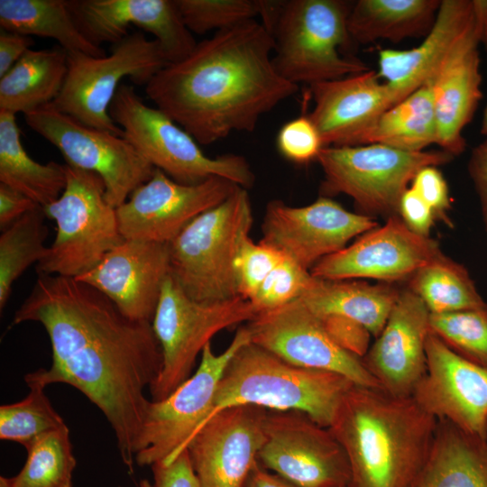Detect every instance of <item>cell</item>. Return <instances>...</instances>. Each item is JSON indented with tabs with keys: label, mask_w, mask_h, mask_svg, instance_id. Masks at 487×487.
I'll list each match as a JSON object with an SVG mask.
<instances>
[{
	"label": "cell",
	"mask_w": 487,
	"mask_h": 487,
	"mask_svg": "<svg viewBox=\"0 0 487 487\" xmlns=\"http://www.w3.org/2000/svg\"><path fill=\"white\" fill-rule=\"evenodd\" d=\"M40 323L52 363L24 375L27 385L65 383L103 413L119 455L133 472L135 447L162 353L152 325L125 317L106 295L75 278L40 273L13 325Z\"/></svg>",
	"instance_id": "obj_1"
},
{
	"label": "cell",
	"mask_w": 487,
	"mask_h": 487,
	"mask_svg": "<svg viewBox=\"0 0 487 487\" xmlns=\"http://www.w3.org/2000/svg\"><path fill=\"white\" fill-rule=\"evenodd\" d=\"M273 50L272 36L255 19L218 31L153 76L146 96L198 143L253 132L299 89L276 70Z\"/></svg>",
	"instance_id": "obj_2"
},
{
	"label": "cell",
	"mask_w": 487,
	"mask_h": 487,
	"mask_svg": "<svg viewBox=\"0 0 487 487\" xmlns=\"http://www.w3.org/2000/svg\"><path fill=\"white\" fill-rule=\"evenodd\" d=\"M436 424L412 397L354 384L328 427L348 459L347 487H414Z\"/></svg>",
	"instance_id": "obj_3"
},
{
	"label": "cell",
	"mask_w": 487,
	"mask_h": 487,
	"mask_svg": "<svg viewBox=\"0 0 487 487\" xmlns=\"http://www.w3.org/2000/svg\"><path fill=\"white\" fill-rule=\"evenodd\" d=\"M354 385L344 375L296 366L249 342L226 363L207 418L229 407L255 405L269 410L301 411L330 427Z\"/></svg>",
	"instance_id": "obj_4"
},
{
	"label": "cell",
	"mask_w": 487,
	"mask_h": 487,
	"mask_svg": "<svg viewBox=\"0 0 487 487\" xmlns=\"http://www.w3.org/2000/svg\"><path fill=\"white\" fill-rule=\"evenodd\" d=\"M253 220L249 194L240 187L169 244L170 274L188 297L201 302L239 297L234 262Z\"/></svg>",
	"instance_id": "obj_5"
},
{
	"label": "cell",
	"mask_w": 487,
	"mask_h": 487,
	"mask_svg": "<svg viewBox=\"0 0 487 487\" xmlns=\"http://www.w3.org/2000/svg\"><path fill=\"white\" fill-rule=\"evenodd\" d=\"M352 5L342 0L280 1L269 29L278 73L298 86H310L368 70L362 60L338 51L352 41L347 29Z\"/></svg>",
	"instance_id": "obj_6"
},
{
	"label": "cell",
	"mask_w": 487,
	"mask_h": 487,
	"mask_svg": "<svg viewBox=\"0 0 487 487\" xmlns=\"http://www.w3.org/2000/svg\"><path fill=\"white\" fill-rule=\"evenodd\" d=\"M109 115L124 137L155 169L179 183L196 184L212 177L245 189L254 183L255 175L244 156L206 155L188 133L157 107L147 106L131 85L121 84Z\"/></svg>",
	"instance_id": "obj_7"
},
{
	"label": "cell",
	"mask_w": 487,
	"mask_h": 487,
	"mask_svg": "<svg viewBox=\"0 0 487 487\" xmlns=\"http://www.w3.org/2000/svg\"><path fill=\"white\" fill-rule=\"evenodd\" d=\"M60 198L43 207L57 224L56 237L37 263L38 273L78 278L96 266L124 238L116 208L106 198L102 179L67 165Z\"/></svg>",
	"instance_id": "obj_8"
},
{
	"label": "cell",
	"mask_w": 487,
	"mask_h": 487,
	"mask_svg": "<svg viewBox=\"0 0 487 487\" xmlns=\"http://www.w3.org/2000/svg\"><path fill=\"white\" fill-rule=\"evenodd\" d=\"M452 158L445 151L407 152L372 143L323 147L316 161L324 172V197L345 194L365 214L391 217L399 215L400 198L418 170Z\"/></svg>",
	"instance_id": "obj_9"
},
{
	"label": "cell",
	"mask_w": 487,
	"mask_h": 487,
	"mask_svg": "<svg viewBox=\"0 0 487 487\" xmlns=\"http://www.w3.org/2000/svg\"><path fill=\"white\" fill-rule=\"evenodd\" d=\"M257 313L254 306L240 296L221 302L195 300L170 274L152 322L162 353V366L149 389L151 400L165 399L193 374L198 354L215 335L251 321Z\"/></svg>",
	"instance_id": "obj_10"
},
{
	"label": "cell",
	"mask_w": 487,
	"mask_h": 487,
	"mask_svg": "<svg viewBox=\"0 0 487 487\" xmlns=\"http://www.w3.org/2000/svg\"><path fill=\"white\" fill-rule=\"evenodd\" d=\"M168 64L159 41L148 40L141 32L113 44L109 55L68 53L66 79L51 104L86 125L124 136L109 115L122 79L130 78L135 84L146 85Z\"/></svg>",
	"instance_id": "obj_11"
},
{
	"label": "cell",
	"mask_w": 487,
	"mask_h": 487,
	"mask_svg": "<svg viewBox=\"0 0 487 487\" xmlns=\"http://www.w3.org/2000/svg\"><path fill=\"white\" fill-rule=\"evenodd\" d=\"M27 125L55 146L66 164L98 175L117 208L152 177L154 167L122 135L82 124L52 104L23 115Z\"/></svg>",
	"instance_id": "obj_12"
},
{
	"label": "cell",
	"mask_w": 487,
	"mask_h": 487,
	"mask_svg": "<svg viewBox=\"0 0 487 487\" xmlns=\"http://www.w3.org/2000/svg\"><path fill=\"white\" fill-rule=\"evenodd\" d=\"M251 342L246 326L239 327L219 354L211 343L203 349L195 372L165 399L150 400L135 447L140 466L167 462L185 449L187 443L209 416L222 372L244 345Z\"/></svg>",
	"instance_id": "obj_13"
},
{
	"label": "cell",
	"mask_w": 487,
	"mask_h": 487,
	"mask_svg": "<svg viewBox=\"0 0 487 487\" xmlns=\"http://www.w3.org/2000/svg\"><path fill=\"white\" fill-rule=\"evenodd\" d=\"M259 464L298 487H347L346 454L328 427L301 411L269 410Z\"/></svg>",
	"instance_id": "obj_14"
},
{
	"label": "cell",
	"mask_w": 487,
	"mask_h": 487,
	"mask_svg": "<svg viewBox=\"0 0 487 487\" xmlns=\"http://www.w3.org/2000/svg\"><path fill=\"white\" fill-rule=\"evenodd\" d=\"M240 188L220 177L179 183L159 169L116 208L125 240L169 244L197 216L219 205Z\"/></svg>",
	"instance_id": "obj_15"
},
{
	"label": "cell",
	"mask_w": 487,
	"mask_h": 487,
	"mask_svg": "<svg viewBox=\"0 0 487 487\" xmlns=\"http://www.w3.org/2000/svg\"><path fill=\"white\" fill-rule=\"evenodd\" d=\"M245 326L252 343L291 364L336 372L355 385L381 389L362 358L340 347L300 299L258 312Z\"/></svg>",
	"instance_id": "obj_16"
},
{
	"label": "cell",
	"mask_w": 487,
	"mask_h": 487,
	"mask_svg": "<svg viewBox=\"0 0 487 487\" xmlns=\"http://www.w3.org/2000/svg\"><path fill=\"white\" fill-rule=\"evenodd\" d=\"M377 226L370 216L350 212L328 197L304 207L275 199L266 206L261 242L310 271L354 237Z\"/></svg>",
	"instance_id": "obj_17"
},
{
	"label": "cell",
	"mask_w": 487,
	"mask_h": 487,
	"mask_svg": "<svg viewBox=\"0 0 487 487\" xmlns=\"http://www.w3.org/2000/svg\"><path fill=\"white\" fill-rule=\"evenodd\" d=\"M268 409H224L208 418L186 445L201 487H244L264 441Z\"/></svg>",
	"instance_id": "obj_18"
},
{
	"label": "cell",
	"mask_w": 487,
	"mask_h": 487,
	"mask_svg": "<svg viewBox=\"0 0 487 487\" xmlns=\"http://www.w3.org/2000/svg\"><path fill=\"white\" fill-rule=\"evenodd\" d=\"M442 253L429 236L410 230L399 215L354 243L317 262L314 277L328 280L370 278L388 282L410 278Z\"/></svg>",
	"instance_id": "obj_19"
},
{
	"label": "cell",
	"mask_w": 487,
	"mask_h": 487,
	"mask_svg": "<svg viewBox=\"0 0 487 487\" xmlns=\"http://www.w3.org/2000/svg\"><path fill=\"white\" fill-rule=\"evenodd\" d=\"M427 371L412 398L436 419L487 440V368L460 356L429 331Z\"/></svg>",
	"instance_id": "obj_20"
},
{
	"label": "cell",
	"mask_w": 487,
	"mask_h": 487,
	"mask_svg": "<svg viewBox=\"0 0 487 487\" xmlns=\"http://www.w3.org/2000/svg\"><path fill=\"white\" fill-rule=\"evenodd\" d=\"M78 27L94 45L115 44L135 25L154 36L169 63L187 57L196 47L175 0H69Z\"/></svg>",
	"instance_id": "obj_21"
},
{
	"label": "cell",
	"mask_w": 487,
	"mask_h": 487,
	"mask_svg": "<svg viewBox=\"0 0 487 487\" xmlns=\"http://www.w3.org/2000/svg\"><path fill=\"white\" fill-rule=\"evenodd\" d=\"M169 275V244L124 239L75 279L102 292L128 318L152 323Z\"/></svg>",
	"instance_id": "obj_22"
},
{
	"label": "cell",
	"mask_w": 487,
	"mask_h": 487,
	"mask_svg": "<svg viewBox=\"0 0 487 487\" xmlns=\"http://www.w3.org/2000/svg\"><path fill=\"white\" fill-rule=\"evenodd\" d=\"M476 21L444 60L431 87L437 143L452 156L465 149L463 131L482 97L478 46L487 45V0H475Z\"/></svg>",
	"instance_id": "obj_23"
},
{
	"label": "cell",
	"mask_w": 487,
	"mask_h": 487,
	"mask_svg": "<svg viewBox=\"0 0 487 487\" xmlns=\"http://www.w3.org/2000/svg\"><path fill=\"white\" fill-rule=\"evenodd\" d=\"M430 312L409 289L400 291L387 322L362 361L386 393L412 394L427 371Z\"/></svg>",
	"instance_id": "obj_24"
},
{
	"label": "cell",
	"mask_w": 487,
	"mask_h": 487,
	"mask_svg": "<svg viewBox=\"0 0 487 487\" xmlns=\"http://www.w3.org/2000/svg\"><path fill=\"white\" fill-rule=\"evenodd\" d=\"M371 69L310 85L314 108L308 115L324 147L358 146L381 115L400 99Z\"/></svg>",
	"instance_id": "obj_25"
},
{
	"label": "cell",
	"mask_w": 487,
	"mask_h": 487,
	"mask_svg": "<svg viewBox=\"0 0 487 487\" xmlns=\"http://www.w3.org/2000/svg\"><path fill=\"white\" fill-rule=\"evenodd\" d=\"M475 21V0L441 1L435 23L419 45L410 50L387 49L379 52V78L402 101L433 78Z\"/></svg>",
	"instance_id": "obj_26"
},
{
	"label": "cell",
	"mask_w": 487,
	"mask_h": 487,
	"mask_svg": "<svg viewBox=\"0 0 487 487\" xmlns=\"http://www.w3.org/2000/svg\"><path fill=\"white\" fill-rule=\"evenodd\" d=\"M414 487H487V440L437 419L428 456Z\"/></svg>",
	"instance_id": "obj_27"
},
{
	"label": "cell",
	"mask_w": 487,
	"mask_h": 487,
	"mask_svg": "<svg viewBox=\"0 0 487 487\" xmlns=\"http://www.w3.org/2000/svg\"><path fill=\"white\" fill-rule=\"evenodd\" d=\"M400 289L388 284L328 280L315 277L299 298L317 316L338 315L350 318L375 338L383 329Z\"/></svg>",
	"instance_id": "obj_28"
},
{
	"label": "cell",
	"mask_w": 487,
	"mask_h": 487,
	"mask_svg": "<svg viewBox=\"0 0 487 487\" xmlns=\"http://www.w3.org/2000/svg\"><path fill=\"white\" fill-rule=\"evenodd\" d=\"M68 72V53L60 46L27 51L0 78V111L23 115L53 103Z\"/></svg>",
	"instance_id": "obj_29"
},
{
	"label": "cell",
	"mask_w": 487,
	"mask_h": 487,
	"mask_svg": "<svg viewBox=\"0 0 487 487\" xmlns=\"http://www.w3.org/2000/svg\"><path fill=\"white\" fill-rule=\"evenodd\" d=\"M441 1L359 0L352 5L347 29L353 41L366 44L377 40L399 42L427 35Z\"/></svg>",
	"instance_id": "obj_30"
},
{
	"label": "cell",
	"mask_w": 487,
	"mask_h": 487,
	"mask_svg": "<svg viewBox=\"0 0 487 487\" xmlns=\"http://www.w3.org/2000/svg\"><path fill=\"white\" fill-rule=\"evenodd\" d=\"M0 183L44 207L57 200L67 183V166L32 160L21 141L16 115L0 111Z\"/></svg>",
	"instance_id": "obj_31"
},
{
	"label": "cell",
	"mask_w": 487,
	"mask_h": 487,
	"mask_svg": "<svg viewBox=\"0 0 487 487\" xmlns=\"http://www.w3.org/2000/svg\"><path fill=\"white\" fill-rule=\"evenodd\" d=\"M1 30L56 40L67 53L106 54L80 32L69 0H0Z\"/></svg>",
	"instance_id": "obj_32"
},
{
	"label": "cell",
	"mask_w": 487,
	"mask_h": 487,
	"mask_svg": "<svg viewBox=\"0 0 487 487\" xmlns=\"http://www.w3.org/2000/svg\"><path fill=\"white\" fill-rule=\"evenodd\" d=\"M380 143L407 152H423L437 143V124L431 87L424 84L384 112L363 144Z\"/></svg>",
	"instance_id": "obj_33"
},
{
	"label": "cell",
	"mask_w": 487,
	"mask_h": 487,
	"mask_svg": "<svg viewBox=\"0 0 487 487\" xmlns=\"http://www.w3.org/2000/svg\"><path fill=\"white\" fill-rule=\"evenodd\" d=\"M409 289L432 314H444L486 306L468 271L443 253L409 278Z\"/></svg>",
	"instance_id": "obj_34"
},
{
	"label": "cell",
	"mask_w": 487,
	"mask_h": 487,
	"mask_svg": "<svg viewBox=\"0 0 487 487\" xmlns=\"http://www.w3.org/2000/svg\"><path fill=\"white\" fill-rule=\"evenodd\" d=\"M46 215L39 206L27 212L0 235V310L12 293L17 278L32 263H38L46 253L44 242L48 227Z\"/></svg>",
	"instance_id": "obj_35"
},
{
	"label": "cell",
	"mask_w": 487,
	"mask_h": 487,
	"mask_svg": "<svg viewBox=\"0 0 487 487\" xmlns=\"http://www.w3.org/2000/svg\"><path fill=\"white\" fill-rule=\"evenodd\" d=\"M26 452L23 466L11 477L14 487H72L77 460L68 426L42 436Z\"/></svg>",
	"instance_id": "obj_36"
},
{
	"label": "cell",
	"mask_w": 487,
	"mask_h": 487,
	"mask_svg": "<svg viewBox=\"0 0 487 487\" xmlns=\"http://www.w3.org/2000/svg\"><path fill=\"white\" fill-rule=\"evenodd\" d=\"M28 395L0 407V439L23 446L25 450L40 437L67 424L56 411L43 387L27 385Z\"/></svg>",
	"instance_id": "obj_37"
},
{
	"label": "cell",
	"mask_w": 487,
	"mask_h": 487,
	"mask_svg": "<svg viewBox=\"0 0 487 487\" xmlns=\"http://www.w3.org/2000/svg\"><path fill=\"white\" fill-rule=\"evenodd\" d=\"M429 328L460 356L487 368V305L429 316Z\"/></svg>",
	"instance_id": "obj_38"
},
{
	"label": "cell",
	"mask_w": 487,
	"mask_h": 487,
	"mask_svg": "<svg viewBox=\"0 0 487 487\" xmlns=\"http://www.w3.org/2000/svg\"><path fill=\"white\" fill-rule=\"evenodd\" d=\"M185 25L204 34L230 28L261 14V0H175Z\"/></svg>",
	"instance_id": "obj_39"
},
{
	"label": "cell",
	"mask_w": 487,
	"mask_h": 487,
	"mask_svg": "<svg viewBox=\"0 0 487 487\" xmlns=\"http://www.w3.org/2000/svg\"><path fill=\"white\" fill-rule=\"evenodd\" d=\"M314 279L310 271L284 256L265 278L250 302L257 312L283 306L301 298Z\"/></svg>",
	"instance_id": "obj_40"
},
{
	"label": "cell",
	"mask_w": 487,
	"mask_h": 487,
	"mask_svg": "<svg viewBox=\"0 0 487 487\" xmlns=\"http://www.w3.org/2000/svg\"><path fill=\"white\" fill-rule=\"evenodd\" d=\"M278 250L247 236L234 262V275L240 297L251 301L269 273L284 258Z\"/></svg>",
	"instance_id": "obj_41"
},
{
	"label": "cell",
	"mask_w": 487,
	"mask_h": 487,
	"mask_svg": "<svg viewBox=\"0 0 487 487\" xmlns=\"http://www.w3.org/2000/svg\"><path fill=\"white\" fill-rule=\"evenodd\" d=\"M277 146L286 159L299 164L317 160L324 147L320 134L308 116H299L286 123L279 131Z\"/></svg>",
	"instance_id": "obj_42"
},
{
	"label": "cell",
	"mask_w": 487,
	"mask_h": 487,
	"mask_svg": "<svg viewBox=\"0 0 487 487\" xmlns=\"http://www.w3.org/2000/svg\"><path fill=\"white\" fill-rule=\"evenodd\" d=\"M317 317L327 334L340 347L360 358L366 354L372 335L364 326L338 315Z\"/></svg>",
	"instance_id": "obj_43"
},
{
	"label": "cell",
	"mask_w": 487,
	"mask_h": 487,
	"mask_svg": "<svg viewBox=\"0 0 487 487\" xmlns=\"http://www.w3.org/2000/svg\"><path fill=\"white\" fill-rule=\"evenodd\" d=\"M411 188L432 208L436 217L448 222L446 211L450 207L447 184L436 166L422 168L415 175Z\"/></svg>",
	"instance_id": "obj_44"
},
{
	"label": "cell",
	"mask_w": 487,
	"mask_h": 487,
	"mask_svg": "<svg viewBox=\"0 0 487 487\" xmlns=\"http://www.w3.org/2000/svg\"><path fill=\"white\" fill-rule=\"evenodd\" d=\"M153 487H201L187 449L167 462L151 465Z\"/></svg>",
	"instance_id": "obj_45"
},
{
	"label": "cell",
	"mask_w": 487,
	"mask_h": 487,
	"mask_svg": "<svg viewBox=\"0 0 487 487\" xmlns=\"http://www.w3.org/2000/svg\"><path fill=\"white\" fill-rule=\"evenodd\" d=\"M399 215L407 226L423 236H429L436 217L432 208L410 187L402 195Z\"/></svg>",
	"instance_id": "obj_46"
},
{
	"label": "cell",
	"mask_w": 487,
	"mask_h": 487,
	"mask_svg": "<svg viewBox=\"0 0 487 487\" xmlns=\"http://www.w3.org/2000/svg\"><path fill=\"white\" fill-rule=\"evenodd\" d=\"M39 207L23 193L0 183V227L5 230L27 212Z\"/></svg>",
	"instance_id": "obj_47"
},
{
	"label": "cell",
	"mask_w": 487,
	"mask_h": 487,
	"mask_svg": "<svg viewBox=\"0 0 487 487\" xmlns=\"http://www.w3.org/2000/svg\"><path fill=\"white\" fill-rule=\"evenodd\" d=\"M468 170L478 194L482 217L487 226V140L473 149L468 161Z\"/></svg>",
	"instance_id": "obj_48"
},
{
	"label": "cell",
	"mask_w": 487,
	"mask_h": 487,
	"mask_svg": "<svg viewBox=\"0 0 487 487\" xmlns=\"http://www.w3.org/2000/svg\"><path fill=\"white\" fill-rule=\"evenodd\" d=\"M31 36L1 30L0 32V78L3 77L31 49Z\"/></svg>",
	"instance_id": "obj_49"
},
{
	"label": "cell",
	"mask_w": 487,
	"mask_h": 487,
	"mask_svg": "<svg viewBox=\"0 0 487 487\" xmlns=\"http://www.w3.org/2000/svg\"><path fill=\"white\" fill-rule=\"evenodd\" d=\"M244 487H298L277 474H271L257 462Z\"/></svg>",
	"instance_id": "obj_50"
},
{
	"label": "cell",
	"mask_w": 487,
	"mask_h": 487,
	"mask_svg": "<svg viewBox=\"0 0 487 487\" xmlns=\"http://www.w3.org/2000/svg\"><path fill=\"white\" fill-rule=\"evenodd\" d=\"M481 133L487 135V106L484 110V114L482 120Z\"/></svg>",
	"instance_id": "obj_51"
},
{
	"label": "cell",
	"mask_w": 487,
	"mask_h": 487,
	"mask_svg": "<svg viewBox=\"0 0 487 487\" xmlns=\"http://www.w3.org/2000/svg\"><path fill=\"white\" fill-rule=\"evenodd\" d=\"M0 487H14L11 477L0 476Z\"/></svg>",
	"instance_id": "obj_52"
},
{
	"label": "cell",
	"mask_w": 487,
	"mask_h": 487,
	"mask_svg": "<svg viewBox=\"0 0 487 487\" xmlns=\"http://www.w3.org/2000/svg\"><path fill=\"white\" fill-rule=\"evenodd\" d=\"M139 487H153V484L146 479H142L139 482Z\"/></svg>",
	"instance_id": "obj_53"
}]
</instances>
